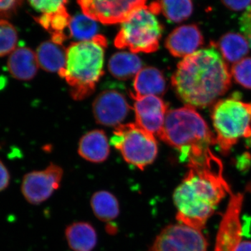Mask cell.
<instances>
[{"mask_svg": "<svg viewBox=\"0 0 251 251\" xmlns=\"http://www.w3.org/2000/svg\"><path fill=\"white\" fill-rule=\"evenodd\" d=\"M188 162V171L173 194L176 219L201 230L216 206L232 193L224 176L222 161L210 150Z\"/></svg>", "mask_w": 251, "mask_h": 251, "instance_id": "cell-1", "label": "cell"}, {"mask_svg": "<svg viewBox=\"0 0 251 251\" xmlns=\"http://www.w3.org/2000/svg\"><path fill=\"white\" fill-rule=\"evenodd\" d=\"M211 46L183 58L172 77L175 93L188 106L204 108L212 105L232 83L227 64Z\"/></svg>", "mask_w": 251, "mask_h": 251, "instance_id": "cell-2", "label": "cell"}, {"mask_svg": "<svg viewBox=\"0 0 251 251\" xmlns=\"http://www.w3.org/2000/svg\"><path fill=\"white\" fill-rule=\"evenodd\" d=\"M106 46V39L99 34L92 40L74 42L67 48L65 67L58 74L70 86L75 100H82L93 93L103 74Z\"/></svg>", "mask_w": 251, "mask_h": 251, "instance_id": "cell-3", "label": "cell"}, {"mask_svg": "<svg viewBox=\"0 0 251 251\" xmlns=\"http://www.w3.org/2000/svg\"><path fill=\"white\" fill-rule=\"evenodd\" d=\"M158 136L179 150L180 159L184 161L201 156L210 150L211 145H216V137L204 119L188 105L167 112Z\"/></svg>", "mask_w": 251, "mask_h": 251, "instance_id": "cell-4", "label": "cell"}, {"mask_svg": "<svg viewBox=\"0 0 251 251\" xmlns=\"http://www.w3.org/2000/svg\"><path fill=\"white\" fill-rule=\"evenodd\" d=\"M211 120L216 144L223 154H228L240 138H251V103L242 101L239 93L216 102Z\"/></svg>", "mask_w": 251, "mask_h": 251, "instance_id": "cell-5", "label": "cell"}, {"mask_svg": "<svg viewBox=\"0 0 251 251\" xmlns=\"http://www.w3.org/2000/svg\"><path fill=\"white\" fill-rule=\"evenodd\" d=\"M156 14L151 6H144L134 11L122 23L115 46L119 49H128L133 53L156 51L163 31Z\"/></svg>", "mask_w": 251, "mask_h": 251, "instance_id": "cell-6", "label": "cell"}, {"mask_svg": "<svg viewBox=\"0 0 251 251\" xmlns=\"http://www.w3.org/2000/svg\"><path fill=\"white\" fill-rule=\"evenodd\" d=\"M110 143L120 151L126 162L142 171L153 163L158 154L153 134L136 123L119 125L114 130Z\"/></svg>", "mask_w": 251, "mask_h": 251, "instance_id": "cell-7", "label": "cell"}, {"mask_svg": "<svg viewBox=\"0 0 251 251\" xmlns=\"http://www.w3.org/2000/svg\"><path fill=\"white\" fill-rule=\"evenodd\" d=\"M207 240L201 230L178 224L165 227L150 251H207Z\"/></svg>", "mask_w": 251, "mask_h": 251, "instance_id": "cell-8", "label": "cell"}, {"mask_svg": "<svg viewBox=\"0 0 251 251\" xmlns=\"http://www.w3.org/2000/svg\"><path fill=\"white\" fill-rule=\"evenodd\" d=\"M147 0H77L84 14L110 25L123 23Z\"/></svg>", "mask_w": 251, "mask_h": 251, "instance_id": "cell-9", "label": "cell"}, {"mask_svg": "<svg viewBox=\"0 0 251 251\" xmlns=\"http://www.w3.org/2000/svg\"><path fill=\"white\" fill-rule=\"evenodd\" d=\"M62 176V168L53 163L44 171L27 173L25 175L21 186L23 196L30 204L45 202L59 187Z\"/></svg>", "mask_w": 251, "mask_h": 251, "instance_id": "cell-10", "label": "cell"}, {"mask_svg": "<svg viewBox=\"0 0 251 251\" xmlns=\"http://www.w3.org/2000/svg\"><path fill=\"white\" fill-rule=\"evenodd\" d=\"M244 196L231 194L228 205L220 224L214 251H234L242 241L241 223Z\"/></svg>", "mask_w": 251, "mask_h": 251, "instance_id": "cell-11", "label": "cell"}, {"mask_svg": "<svg viewBox=\"0 0 251 251\" xmlns=\"http://www.w3.org/2000/svg\"><path fill=\"white\" fill-rule=\"evenodd\" d=\"M134 100L136 124L150 133L158 135L164 125L168 105L158 96H138L130 92Z\"/></svg>", "mask_w": 251, "mask_h": 251, "instance_id": "cell-12", "label": "cell"}, {"mask_svg": "<svg viewBox=\"0 0 251 251\" xmlns=\"http://www.w3.org/2000/svg\"><path fill=\"white\" fill-rule=\"evenodd\" d=\"M130 111V105L125 96L114 90L103 91L93 103L96 121L107 126L120 125Z\"/></svg>", "mask_w": 251, "mask_h": 251, "instance_id": "cell-13", "label": "cell"}, {"mask_svg": "<svg viewBox=\"0 0 251 251\" xmlns=\"http://www.w3.org/2000/svg\"><path fill=\"white\" fill-rule=\"evenodd\" d=\"M204 44L202 31L197 25H185L172 31L167 37L165 46L175 57H186L196 52Z\"/></svg>", "mask_w": 251, "mask_h": 251, "instance_id": "cell-14", "label": "cell"}, {"mask_svg": "<svg viewBox=\"0 0 251 251\" xmlns=\"http://www.w3.org/2000/svg\"><path fill=\"white\" fill-rule=\"evenodd\" d=\"M39 67L36 52L29 48H18L10 54L8 59V70L17 80H29L34 78Z\"/></svg>", "mask_w": 251, "mask_h": 251, "instance_id": "cell-15", "label": "cell"}, {"mask_svg": "<svg viewBox=\"0 0 251 251\" xmlns=\"http://www.w3.org/2000/svg\"><path fill=\"white\" fill-rule=\"evenodd\" d=\"M78 153L86 161L102 163L108 158L110 147L105 132L93 130L82 137L79 143Z\"/></svg>", "mask_w": 251, "mask_h": 251, "instance_id": "cell-16", "label": "cell"}, {"mask_svg": "<svg viewBox=\"0 0 251 251\" xmlns=\"http://www.w3.org/2000/svg\"><path fill=\"white\" fill-rule=\"evenodd\" d=\"M133 88L135 95H163L166 92V79L156 68H143L135 76Z\"/></svg>", "mask_w": 251, "mask_h": 251, "instance_id": "cell-17", "label": "cell"}, {"mask_svg": "<svg viewBox=\"0 0 251 251\" xmlns=\"http://www.w3.org/2000/svg\"><path fill=\"white\" fill-rule=\"evenodd\" d=\"M65 234L69 247L74 251H91L97 245V232L88 223L70 225L66 229Z\"/></svg>", "mask_w": 251, "mask_h": 251, "instance_id": "cell-18", "label": "cell"}, {"mask_svg": "<svg viewBox=\"0 0 251 251\" xmlns=\"http://www.w3.org/2000/svg\"><path fill=\"white\" fill-rule=\"evenodd\" d=\"M219 50L224 58L228 62L237 63L249 52V44L245 36L238 33L229 32L211 45Z\"/></svg>", "mask_w": 251, "mask_h": 251, "instance_id": "cell-19", "label": "cell"}, {"mask_svg": "<svg viewBox=\"0 0 251 251\" xmlns=\"http://www.w3.org/2000/svg\"><path fill=\"white\" fill-rule=\"evenodd\" d=\"M36 54L39 67L46 72L59 73L65 67L67 50L63 45L46 41L39 46Z\"/></svg>", "mask_w": 251, "mask_h": 251, "instance_id": "cell-20", "label": "cell"}, {"mask_svg": "<svg viewBox=\"0 0 251 251\" xmlns=\"http://www.w3.org/2000/svg\"><path fill=\"white\" fill-rule=\"evenodd\" d=\"M141 59L135 53L119 52L114 54L108 62V70L112 76L126 80L135 76L142 69Z\"/></svg>", "mask_w": 251, "mask_h": 251, "instance_id": "cell-21", "label": "cell"}, {"mask_svg": "<svg viewBox=\"0 0 251 251\" xmlns=\"http://www.w3.org/2000/svg\"><path fill=\"white\" fill-rule=\"evenodd\" d=\"M91 206L94 214L102 221L116 219L120 214V204L114 195L105 191L94 193L91 199Z\"/></svg>", "mask_w": 251, "mask_h": 251, "instance_id": "cell-22", "label": "cell"}, {"mask_svg": "<svg viewBox=\"0 0 251 251\" xmlns=\"http://www.w3.org/2000/svg\"><path fill=\"white\" fill-rule=\"evenodd\" d=\"M69 27L71 36L79 41L92 40L99 35L97 21L85 14L72 18Z\"/></svg>", "mask_w": 251, "mask_h": 251, "instance_id": "cell-23", "label": "cell"}, {"mask_svg": "<svg viewBox=\"0 0 251 251\" xmlns=\"http://www.w3.org/2000/svg\"><path fill=\"white\" fill-rule=\"evenodd\" d=\"M161 11L172 23L186 21L193 12L192 0H161Z\"/></svg>", "mask_w": 251, "mask_h": 251, "instance_id": "cell-24", "label": "cell"}, {"mask_svg": "<svg viewBox=\"0 0 251 251\" xmlns=\"http://www.w3.org/2000/svg\"><path fill=\"white\" fill-rule=\"evenodd\" d=\"M18 38L16 27L6 20L0 19V57L14 52Z\"/></svg>", "mask_w": 251, "mask_h": 251, "instance_id": "cell-25", "label": "cell"}, {"mask_svg": "<svg viewBox=\"0 0 251 251\" xmlns=\"http://www.w3.org/2000/svg\"><path fill=\"white\" fill-rule=\"evenodd\" d=\"M29 2L33 9L41 13V16L50 18L67 11L65 5L67 0H29Z\"/></svg>", "mask_w": 251, "mask_h": 251, "instance_id": "cell-26", "label": "cell"}, {"mask_svg": "<svg viewBox=\"0 0 251 251\" xmlns=\"http://www.w3.org/2000/svg\"><path fill=\"white\" fill-rule=\"evenodd\" d=\"M231 75L239 85L251 90V57H245L235 63L231 69Z\"/></svg>", "mask_w": 251, "mask_h": 251, "instance_id": "cell-27", "label": "cell"}, {"mask_svg": "<svg viewBox=\"0 0 251 251\" xmlns=\"http://www.w3.org/2000/svg\"><path fill=\"white\" fill-rule=\"evenodd\" d=\"M22 0H0V18L12 17Z\"/></svg>", "mask_w": 251, "mask_h": 251, "instance_id": "cell-28", "label": "cell"}, {"mask_svg": "<svg viewBox=\"0 0 251 251\" xmlns=\"http://www.w3.org/2000/svg\"><path fill=\"white\" fill-rule=\"evenodd\" d=\"M239 26L251 48V13L246 10L239 20Z\"/></svg>", "mask_w": 251, "mask_h": 251, "instance_id": "cell-29", "label": "cell"}, {"mask_svg": "<svg viewBox=\"0 0 251 251\" xmlns=\"http://www.w3.org/2000/svg\"><path fill=\"white\" fill-rule=\"evenodd\" d=\"M221 1L227 9L234 11L247 9L251 5V0H221Z\"/></svg>", "mask_w": 251, "mask_h": 251, "instance_id": "cell-30", "label": "cell"}, {"mask_svg": "<svg viewBox=\"0 0 251 251\" xmlns=\"http://www.w3.org/2000/svg\"><path fill=\"white\" fill-rule=\"evenodd\" d=\"M9 172L2 161L0 160V192L4 191L10 184Z\"/></svg>", "mask_w": 251, "mask_h": 251, "instance_id": "cell-31", "label": "cell"}, {"mask_svg": "<svg viewBox=\"0 0 251 251\" xmlns=\"http://www.w3.org/2000/svg\"><path fill=\"white\" fill-rule=\"evenodd\" d=\"M234 251H251V242L250 241H242Z\"/></svg>", "mask_w": 251, "mask_h": 251, "instance_id": "cell-32", "label": "cell"}, {"mask_svg": "<svg viewBox=\"0 0 251 251\" xmlns=\"http://www.w3.org/2000/svg\"><path fill=\"white\" fill-rule=\"evenodd\" d=\"M247 9L249 10V11H250V12L251 13V5L250 6H249V8H248Z\"/></svg>", "mask_w": 251, "mask_h": 251, "instance_id": "cell-33", "label": "cell"}]
</instances>
